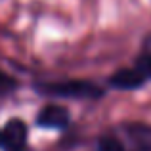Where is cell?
<instances>
[{
    "label": "cell",
    "instance_id": "1",
    "mask_svg": "<svg viewBox=\"0 0 151 151\" xmlns=\"http://www.w3.org/2000/svg\"><path fill=\"white\" fill-rule=\"evenodd\" d=\"M37 90L54 98H73V100H92L103 96V90L88 81H63V82H46L37 84Z\"/></svg>",
    "mask_w": 151,
    "mask_h": 151
},
{
    "label": "cell",
    "instance_id": "2",
    "mask_svg": "<svg viewBox=\"0 0 151 151\" xmlns=\"http://www.w3.org/2000/svg\"><path fill=\"white\" fill-rule=\"evenodd\" d=\"M27 144V126L19 119H12L2 128V147L6 151H23Z\"/></svg>",
    "mask_w": 151,
    "mask_h": 151
},
{
    "label": "cell",
    "instance_id": "3",
    "mask_svg": "<svg viewBox=\"0 0 151 151\" xmlns=\"http://www.w3.org/2000/svg\"><path fill=\"white\" fill-rule=\"evenodd\" d=\"M67 122H69V111L55 103L46 105L37 117V124L44 128H65Z\"/></svg>",
    "mask_w": 151,
    "mask_h": 151
},
{
    "label": "cell",
    "instance_id": "4",
    "mask_svg": "<svg viewBox=\"0 0 151 151\" xmlns=\"http://www.w3.org/2000/svg\"><path fill=\"white\" fill-rule=\"evenodd\" d=\"M145 73L142 69H121L109 78V84L119 90H134L145 82Z\"/></svg>",
    "mask_w": 151,
    "mask_h": 151
},
{
    "label": "cell",
    "instance_id": "5",
    "mask_svg": "<svg viewBox=\"0 0 151 151\" xmlns=\"http://www.w3.org/2000/svg\"><path fill=\"white\" fill-rule=\"evenodd\" d=\"M124 132L128 134L136 151H151V126L149 124L128 122V124H124Z\"/></svg>",
    "mask_w": 151,
    "mask_h": 151
},
{
    "label": "cell",
    "instance_id": "6",
    "mask_svg": "<svg viewBox=\"0 0 151 151\" xmlns=\"http://www.w3.org/2000/svg\"><path fill=\"white\" fill-rule=\"evenodd\" d=\"M98 151H124V145L121 144V140H117L115 136H101L98 142Z\"/></svg>",
    "mask_w": 151,
    "mask_h": 151
},
{
    "label": "cell",
    "instance_id": "7",
    "mask_svg": "<svg viewBox=\"0 0 151 151\" xmlns=\"http://www.w3.org/2000/svg\"><path fill=\"white\" fill-rule=\"evenodd\" d=\"M138 69H142L145 73V77H151V55L138 59Z\"/></svg>",
    "mask_w": 151,
    "mask_h": 151
},
{
    "label": "cell",
    "instance_id": "8",
    "mask_svg": "<svg viewBox=\"0 0 151 151\" xmlns=\"http://www.w3.org/2000/svg\"><path fill=\"white\" fill-rule=\"evenodd\" d=\"M12 84H14V82H12V81H10L8 77H4V75L0 73V90H8V88H10Z\"/></svg>",
    "mask_w": 151,
    "mask_h": 151
},
{
    "label": "cell",
    "instance_id": "9",
    "mask_svg": "<svg viewBox=\"0 0 151 151\" xmlns=\"http://www.w3.org/2000/svg\"><path fill=\"white\" fill-rule=\"evenodd\" d=\"M0 145H2V130H0Z\"/></svg>",
    "mask_w": 151,
    "mask_h": 151
}]
</instances>
